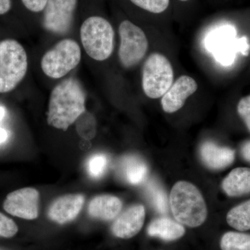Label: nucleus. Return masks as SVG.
Segmentation results:
<instances>
[{
  "label": "nucleus",
  "mask_w": 250,
  "mask_h": 250,
  "mask_svg": "<svg viewBox=\"0 0 250 250\" xmlns=\"http://www.w3.org/2000/svg\"><path fill=\"white\" fill-rule=\"evenodd\" d=\"M198 85L196 81L188 75H182L171 85L161 98L163 110L167 113H175L181 109L187 99L197 91Z\"/></svg>",
  "instance_id": "obj_10"
},
{
  "label": "nucleus",
  "mask_w": 250,
  "mask_h": 250,
  "mask_svg": "<svg viewBox=\"0 0 250 250\" xmlns=\"http://www.w3.org/2000/svg\"><path fill=\"white\" fill-rule=\"evenodd\" d=\"M118 170L122 178L131 185L143 183L148 173L146 163L135 155H126L122 158L118 163Z\"/></svg>",
  "instance_id": "obj_15"
},
{
  "label": "nucleus",
  "mask_w": 250,
  "mask_h": 250,
  "mask_svg": "<svg viewBox=\"0 0 250 250\" xmlns=\"http://www.w3.org/2000/svg\"><path fill=\"white\" fill-rule=\"evenodd\" d=\"M227 222L239 231L250 229V200L233 207L227 215Z\"/></svg>",
  "instance_id": "obj_18"
},
{
  "label": "nucleus",
  "mask_w": 250,
  "mask_h": 250,
  "mask_svg": "<svg viewBox=\"0 0 250 250\" xmlns=\"http://www.w3.org/2000/svg\"><path fill=\"white\" fill-rule=\"evenodd\" d=\"M174 70L167 57L153 53L144 63L142 86L146 96L151 99L162 98L174 83Z\"/></svg>",
  "instance_id": "obj_5"
},
{
  "label": "nucleus",
  "mask_w": 250,
  "mask_h": 250,
  "mask_svg": "<svg viewBox=\"0 0 250 250\" xmlns=\"http://www.w3.org/2000/svg\"><path fill=\"white\" fill-rule=\"evenodd\" d=\"M123 203L118 197L103 195L94 197L90 202L88 213L90 217L103 221H110L118 216Z\"/></svg>",
  "instance_id": "obj_14"
},
{
  "label": "nucleus",
  "mask_w": 250,
  "mask_h": 250,
  "mask_svg": "<svg viewBox=\"0 0 250 250\" xmlns=\"http://www.w3.org/2000/svg\"><path fill=\"white\" fill-rule=\"evenodd\" d=\"M222 250H250V234L236 231L225 233L220 240Z\"/></svg>",
  "instance_id": "obj_20"
},
{
  "label": "nucleus",
  "mask_w": 250,
  "mask_h": 250,
  "mask_svg": "<svg viewBox=\"0 0 250 250\" xmlns=\"http://www.w3.org/2000/svg\"><path fill=\"white\" fill-rule=\"evenodd\" d=\"M81 59L82 51L76 41L64 39L44 54L41 59V69L47 77L60 79L75 69Z\"/></svg>",
  "instance_id": "obj_6"
},
{
  "label": "nucleus",
  "mask_w": 250,
  "mask_h": 250,
  "mask_svg": "<svg viewBox=\"0 0 250 250\" xmlns=\"http://www.w3.org/2000/svg\"><path fill=\"white\" fill-rule=\"evenodd\" d=\"M121 43L118 57L121 65L130 68L139 63L147 54L149 42L144 31L134 22L125 20L118 27Z\"/></svg>",
  "instance_id": "obj_7"
},
{
  "label": "nucleus",
  "mask_w": 250,
  "mask_h": 250,
  "mask_svg": "<svg viewBox=\"0 0 250 250\" xmlns=\"http://www.w3.org/2000/svg\"><path fill=\"white\" fill-rule=\"evenodd\" d=\"M146 218V208L141 205L131 206L120 215L112 226V232L116 237L128 239L141 231Z\"/></svg>",
  "instance_id": "obj_12"
},
{
  "label": "nucleus",
  "mask_w": 250,
  "mask_h": 250,
  "mask_svg": "<svg viewBox=\"0 0 250 250\" xmlns=\"http://www.w3.org/2000/svg\"><path fill=\"white\" fill-rule=\"evenodd\" d=\"M84 202L85 197L82 194H69L59 197L49 207V218L59 225L70 223L80 214Z\"/></svg>",
  "instance_id": "obj_11"
},
{
  "label": "nucleus",
  "mask_w": 250,
  "mask_h": 250,
  "mask_svg": "<svg viewBox=\"0 0 250 250\" xmlns=\"http://www.w3.org/2000/svg\"><path fill=\"white\" fill-rule=\"evenodd\" d=\"M237 112L250 132V95L239 100L237 105Z\"/></svg>",
  "instance_id": "obj_25"
},
{
  "label": "nucleus",
  "mask_w": 250,
  "mask_h": 250,
  "mask_svg": "<svg viewBox=\"0 0 250 250\" xmlns=\"http://www.w3.org/2000/svg\"><path fill=\"white\" fill-rule=\"evenodd\" d=\"M40 195L34 188H24L11 192L5 199L4 209L9 214L25 220H34L39 213Z\"/></svg>",
  "instance_id": "obj_9"
},
{
  "label": "nucleus",
  "mask_w": 250,
  "mask_h": 250,
  "mask_svg": "<svg viewBox=\"0 0 250 250\" xmlns=\"http://www.w3.org/2000/svg\"><path fill=\"white\" fill-rule=\"evenodd\" d=\"M77 131L85 140H90L96 134V123L95 118L90 113H83L77 119Z\"/></svg>",
  "instance_id": "obj_22"
},
{
  "label": "nucleus",
  "mask_w": 250,
  "mask_h": 250,
  "mask_svg": "<svg viewBox=\"0 0 250 250\" xmlns=\"http://www.w3.org/2000/svg\"><path fill=\"white\" fill-rule=\"evenodd\" d=\"M48 0H21L23 6L33 14H42Z\"/></svg>",
  "instance_id": "obj_26"
},
{
  "label": "nucleus",
  "mask_w": 250,
  "mask_h": 250,
  "mask_svg": "<svg viewBox=\"0 0 250 250\" xmlns=\"http://www.w3.org/2000/svg\"><path fill=\"white\" fill-rule=\"evenodd\" d=\"M11 9V0H0V16L7 14Z\"/></svg>",
  "instance_id": "obj_27"
},
{
  "label": "nucleus",
  "mask_w": 250,
  "mask_h": 250,
  "mask_svg": "<svg viewBox=\"0 0 250 250\" xmlns=\"http://www.w3.org/2000/svg\"><path fill=\"white\" fill-rule=\"evenodd\" d=\"M146 195L151 205L158 213L164 214L167 210V197L165 190L154 179L147 181Z\"/></svg>",
  "instance_id": "obj_19"
},
{
  "label": "nucleus",
  "mask_w": 250,
  "mask_h": 250,
  "mask_svg": "<svg viewBox=\"0 0 250 250\" xmlns=\"http://www.w3.org/2000/svg\"><path fill=\"white\" fill-rule=\"evenodd\" d=\"M241 153L243 158L250 162V141H247L241 147Z\"/></svg>",
  "instance_id": "obj_28"
},
{
  "label": "nucleus",
  "mask_w": 250,
  "mask_h": 250,
  "mask_svg": "<svg viewBox=\"0 0 250 250\" xmlns=\"http://www.w3.org/2000/svg\"><path fill=\"white\" fill-rule=\"evenodd\" d=\"M8 134L6 130L0 127V143H2L7 139Z\"/></svg>",
  "instance_id": "obj_29"
},
{
  "label": "nucleus",
  "mask_w": 250,
  "mask_h": 250,
  "mask_svg": "<svg viewBox=\"0 0 250 250\" xmlns=\"http://www.w3.org/2000/svg\"><path fill=\"white\" fill-rule=\"evenodd\" d=\"M80 37L85 52L94 60L103 62L113 53L114 29L103 16L93 15L85 18L81 25Z\"/></svg>",
  "instance_id": "obj_3"
},
{
  "label": "nucleus",
  "mask_w": 250,
  "mask_h": 250,
  "mask_svg": "<svg viewBox=\"0 0 250 250\" xmlns=\"http://www.w3.org/2000/svg\"><path fill=\"white\" fill-rule=\"evenodd\" d=\"M5 115V109L4 107L0 106V121L3 119Z\"/></svg>",
  "instance_id": "obj_30"
},
{
  "label": "nucleus",
  "mask_w": 250,
  "mask_h": 250,
  "mask_svg": "<svg viewBox=\"0 0 250 250\" xmlns=\"http://www.w3.org/2000/svg\"><path fill=\"white\" fill-rule=\"evenodd\" d=\"M107 166L108 159L105 154H94L87 161V171L92 178L100 179L106 172Z\"/></svg>",
  "instance_id": "obj_21"
},
{
  "label": "nucleus",
  "mask_w": 250,
  "mask_h": 250,
  "mask_svg": "<svg viewBox=\"0 0 250 250\" xmlns=\"http://www.w3.org/2000/svg\"><path fill=\"white\" fill-rule=\"evenodd\" d=\"M18 228L12 219L0 213V236L11 238L17 233Z\"/></svg>",
  "instance_id": "obj_24"
},
{
  "label": "nucleus",
  "mask_w": 250,
  "mask_h": 250,
  "mask_svg": "<svg viewBox=\"0 0 250 250\" xmlns=\"http://www.w3.org/2000/svg\"><path fill=\"white\" fill-rule=\"evenodd\" d=\"M28 68L25 49L18 41L6 39L0 42V93L16 88L25 77Z\"/></svg>",
  "instance_id": "obj_4"
},
{
  "label": "nucleus",
  "mask_w": 250,
  "mask_h": 250,
  "mask_svg": "<svg viewBox=\"0 0 250 250\" xmlns=\"http://www.w3.org/2000/svg\"><path fill=\"white\" fill-rule=\"evenodd\" d=\"M149 236L157 237L166 241H175L185 233V228L182 224L170 218L155 219L147 228Z\"/></svg>",
  "instance_id": "obj_17"
},
{
  "label": "nucleus",
  "mask_w": 250,
  "mask_h": 250,
  "mask_svg": "<svg viewBox=\"0 0 250 250\" xmlns=\"http://www.w3.org/2000/svg\"><path fill=\"white\" fill-rule=\"evenodd\" d=\"M179 1H189V0H179Z\"/></svg>",
  "instance_id": "obj_31"
},
{
  "label": "nucleus",
  "mask_w": 250,
  "mask_h": 250,
  "mask_svg": "<svg viewBox=\"0 0 250 250\" xmlns=\"http://www.w3.org/2000/svg\"><path fill=\"white\" fill-rule=\"evenodd\" d=\"M79 0H48L42 13V25L48 32L64 35L70 31Z\"/></svg>",
  "instance_id": "obj_8"
},
{
  "label": "nucleus",
  "mask_w": 250,
  "mask_h": 250,
  "mask_svg": "<svg viewBox=\"0 0 250 250\" xmlns=\"http://www.w3.org/2000/svg\"><path fill=\"white\" fill-rule=\"evenodd\" d=\"M222 188L229 197H238L250 194V167H239L233 169L223 179Z\"/></svg>",
  "instance_id": "obj_16"
},
{
  "label": "nucleus",
  "mask_w": 250,
  "mask_h": 250,
  "mask_svg": "<svg viewBox=\"0 0 250 250\" xmlns=\"http://www.w3.org/2000/svg\"><path fill=\"white\" fill-rule=\"evenodd\" d=\"M136 7L152 13L161 14L168 8L170 0H129Z\"/></svg>",
  "instance_id": "obj_23"
},
{
  "label": "nucleus",
  "mask_w": 250,
  "mask_h": 250,
  "mask_svg": "<svg viewBox=\"0 0 250 250\" xmlns=\"http://www.w3.org/2000/svg\"><path fill=\"white\" fill-rule=\"evenodd\" d=\"M170 205L172 215L178 223L197 228L205 223L207 208L201 192L189 182L174 184L170 192Z\"/></svg>",
  "instance_id": "obj_2"
},
{
  "label": "nucleus",
  "mask_w": 250,
  "mask_h": 250,
  "mask_svg": "<svg viewBox=\"0 0 250 250\" xmlns=\"http://www.w3.org/2000/svg\"><path fill=\"white\" fill-rule=\"evenodd\" d=\"M200 155L204 164L212 170H222L231 165L235 159V152L229 147H221L207 141L200 148Z\"/></svg>",
  "instance_id": "obj_13"
},
{
  "label": "nucleus",
  "mask_w": 250,
  "mask_h": 250,
  "mask_svg": "<svg viewBox=\"0 0 250 250\" xmlns=\"http://www.w3.org/2000/svg\"><path fill=\"white\" fill-rule=\"evenodd\" d=\"M85 95L79 81L67 78L56 85L50 94L47 121L57 129L66 131L85 111Z\"/></svg>",
  "instance_id": "obj_1"
}]
</instances>
